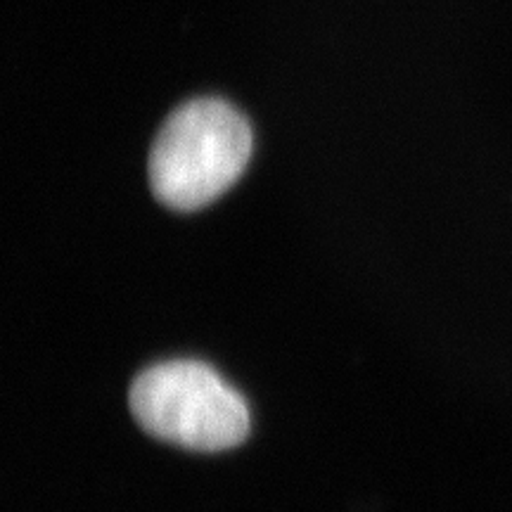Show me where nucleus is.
<instances>
[{
  "label": "nucleus",
  "mask_w": 512,
  "mask_h": 512,
  "mask_svg": "<svg viewBox=\"0 0 512 512\" xmlns=\"http://www.w3.org/2000/svg\"><path fill=\"white\" fill-rule=\"evenodd\" d=\"M128 403L147 434L190 451H228L249 434L247 401L202 361H166L143 370Z\"/></svg>",
  "instance_id": "2"
},
{
  "label": "nucleus",
  "mask_w": 512,
  "mask_h": 512,
  "mask_svg": "<svg viewBox=\"0 0 512 512\" xmlns=\"http://www.w3.org/2000/svg\"><path fill=\"white\" fill-rule=\"evenodd\" d=\"M252 128L228 102H185L157 133L150 185L164 207L197 211L233 188L252 157Z\"/></svg>",
  "instance_id": "1"
}]
</instances>
